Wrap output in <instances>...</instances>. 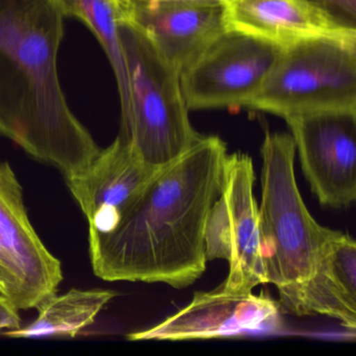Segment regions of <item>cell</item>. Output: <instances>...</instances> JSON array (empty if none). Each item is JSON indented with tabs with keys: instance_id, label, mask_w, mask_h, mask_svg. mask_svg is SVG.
<instances>
[{
	"instance_id": "obj_20",
	"label": "cell",
	"mask_w": 356,
	"mask_h": 356,
	"mask_svg": "<svg viewBox=\"0 0 356 356\" xmlns=\"http://www.w3.org/2000/svg\"><path fill=\"white\" fill-rule=\"evenodd\" d=\"M116 5L130 3H149V1H207V0H114Z\"/></svg>"
},
{
	"instance_id": "obj_14",
	"label": "cell",
	"mask_w": 356,
	"mask_h": 356,
	"mask_svg": "<svg viewBox=\"0 0 356 356\" xmlns=\"http://www.w3.org/2000/svg\"><path fill=\"white\" fill-rule=\"evenodd\" d=\"M222 1L226 8L228 29L280 47L309 37L341 33L300 0Z\"/></svg>"
},
{
	"instance_id": "obj_17",
	"label": "cell",
	"mask_w": 356,
	"mask_h": 356,
	"mask_svg": "<svg viewBox=\"0 0 356 356\" xmlns=\"http://www.w3.org/2000/svg\"><path fill=\"white\" fill-rule=\"evenodd\" d=\"M320 14L335 30L356 34V0H300Z\"/></svg>"
},
{
	"instance_id": "obj_1",
	"label": "cell",
	"mask_w": 356,
	"mask_h": 356,
	"mask_svg": "<svg viewBox=\"0 0 356 356\" xmlns=\"http://www.w3.org/2000/svg\"><path fill=\"white\" fill-rule=\"evenodd\" d=\"M227 155L222 139L202 135L154 176L111 232H89L95 274L175 289L197 280L206 270V222L220 195Z\"/></svg>"
},
{
	"instance_id": "obj_6",
	"label": "cell",
	"mask_w": 356,
	"mask_h": 356,
	"mask_svg": "<svg viewBox=\"0 0 356 356\" xmlns=\"http://www.w3.org/2000/svg\"><path fill=\"white\" fill-rule=\"evenodd\" d=\"M254 182L252 158L241 152L228 154L220 195L206 222L205 254L208 261L228 262L222 286L229 293H252L268 283Z\"/></svg>"
},
{
	"instance_id": "obj_11",
	"label": "cell",
	"mask_w": 356,
	"mask_h": 356,
	"mask_svg": "<svg viewBox=\"0 0 356 356\" xmlns=\"http://www.w3.org/2000/svg\"><path fill=\"white\" fill-rule=\"evenodd\" d=\"M279 304L266 296L229 293L222 284L197 291L188 305L152 328L128 334L129 341H191L238 334L278 320Z\"/></svg>"
},
{
	"instance_id": "obj_16",
	"label": "cell",
	"mask_w": 356,
	"mask_h": 356,
	"mask_svg": "<svg viewBox=\"0 0 356 356\" xmlns=\"http://www.w3.org/2000/svg\"><path fill=\"white\" fill-rule=\"evenodd\" d=\"M64 17L84 22L95 34L113 68L120 91L122 122L130 111V88L124 47L120 40V11L114 0H57Z\"/></svg>"
},
{
	"instance_id": "obj_3",
	"label": "cell",
	"mask_w": 356,
	"mask_h": 356,
	"mask_svg": "<svg viewBox=\"0 0 356 356\" xmlns=\"http://www.w3.org/2000/svg\"><path fill=\"white\" fill-rule=\"evenodd\" d=\"M296 152L291 135L266 131L260 149L258 210L268 283L278 291L279 307L298 316L302 289L332 230L314 220L302 199L295 176Z\"/></svg>"
},
{
	"instance_id": "obj_7",
	"label": "cell",
	"mask_w": 356,
	"mask_h": 356,
	"mask_svg": "<svg viewBox=\"0 0 356 356\" xmlns=\"http://www.w3.org/2000/svg\"><path fill=\"white\" fill-rule=\"evenodd\" d=\"M282 47L227 29L180 70L189 111L248 107Z\"/></svg>"
},
{
	"instance_id": "obj_10",
	"label": "cell",
	"mask_w": 356,
	"mask_h": 356,
	"mask_svg": "<svg viewBox=\"0 0 356 356\" xmlns=\"http://www.w3.org/2000/svg\"><path fill=\"white\" fill-rule=\"evenodd\" d=\"M161 168L147 163L118 136L84 170L66 178L88 220L89 232H111Z\"/></svg>"
},
{
	"instance_id": "obj_15",
	"label": "cell",
	"mask_w": 356,
	"mask_h": 356,
	"mask_svg": "<svg viewBox=\"0 0 356 356\" xmlns=\"http://www.w3.org/2000/svg\"><path fill=\"white\" fill-rule=\"evenodd\" d=\"M118 293L109 289H70L51 296L37 307L38 316L30 325L6 330L5 337L15 339L74 337L95 323L99 312Z\"/></svg>"
},
{
	"instance_id": "obj_8",
	"label": "cell",
	"mask_w": 356,
	"mask_h": 356,
	"mask_svg": "<svg viewBox=\"0 0 356 356\" xmlns=\"http://www.w3.org/2000/svg\"><path fill=\"white\" fill-rule=\"evenodd\" d=\"M304 176L321 205L356 200V110H327L285 118Z\"/></svg>"
},
{
	"instance_id": "obj_9",
	"label": "cell",
	"mask_w": 356,
	"mask_h": 356,
	"mask_svg": "<svg viewBox=\"0 0 356 356\" xmlns=\"http://www.w3.org/2000/svg\"><path fill=\"white\" fill-rule=\"evenodd\" d=\"M0 264L11 280L9 299L19 310L38 307L63 280L61 261L31 224L22 185L7 162H0Z\"/></svg>"
},
{
	"instance_id": "obj_19",
	"label": "cell",
	"mask_w": 356,
	"mask_h": 356,
	"mask_svg": "<svg viewBox=\"0 0 356 356\" xmlns=\"http://www.w3.org/2000/svg\"><path fill=\"white\" fill-rule=\"evenodd\" d=\"M0 293H3L7 298H10L11 295V280L1 264H0Z\"/></svg>"
},
{
	"instance_id": "obj_4",
	"label": "cell",
	"mask_w": 356,
	"mask_h": 356,
	"mask_svg": "<svg viewBox=\"0 0 356 356\" xmlns=\"http://www.w3.org/2000/svg\"><path fill=\"white\" fill-rule=\"evenodd\" d=\"M118 30L130 88V111L118 137L147 163L163 168L186 153L202 135L189 120L180 70L128 22L120 20Z\"/></svg>"
},
{
	"instance_id": "obj_2",
	"label": "cell",
	"mask_w": 356,
	"mask_h": 356,
	"mask_svg": "<svg viewBox=\"0 0 356 356\" xmlns=\"http://www.w3.org/2000/svg\"><path fill=\"white\" fill-rule=\"evenodd\" d=\"M64 18L57 0H0V135L66 179L101 149L60 84Z\"/></svg>"
},
{
	"instance_id": "obj_12",
	"label": "cell",
	"mask_w": 356,
	"mask_h": 356,
	"mask_svg": "<svg viewBox=\"0 0 356 356\" xmlns=\"http://www.w3.org/2000/svg\"><path fill=\"white\" fill-rule=\"evenodd\" d=\"M116 6L122 22L140 31L160 55L180 70L228 29L222 0Z\"/></svg>"
},
{
	"instance_id": "obj_13",
	"label": "cell",
	"mask_w": 356,
	"mask_h": 356,
	"mask_svg": "<svg viewBox=\"0 0 356 356\" xmlns=\"http://www.w3.org/2000/svg\"><path fill=\"white\" fill-rule=\"evenodd\" d=\"M330 316L356 329V243L332 230L323 243L314 272L302 289L298 316Z\"/></svg>"
},
{
	"instance_id": "obj_18",
	"label": "cell",
	"mask_w": 356,
	"mask_h": 356,
	"mask_svg": "<svg viewBox=\"0 0 356 356\" xmlns=\"http://www.w3.org/2000/svg\"><path fill=\"white\" fill-rule=\"evenodd\" d=\"M22 327L19 309L9 298L0 293V331L13 330Z\"/></svg>"
},
{
	"instance_id": "obj_5",
	"label": "cell",
	"mask_w": 356,
	"mask_h": 356,
	"mask_svg": "<svg viewBox=\"0 0 356 356\" xmlns=\"http://www.w3.org/2000/svg\"><path fill=\"white\" fill-rule=\"evenodd\" d=\"M247 108L286 118L356 110V34H328L282 47Z\"/></svg>"
}]
</instances>
